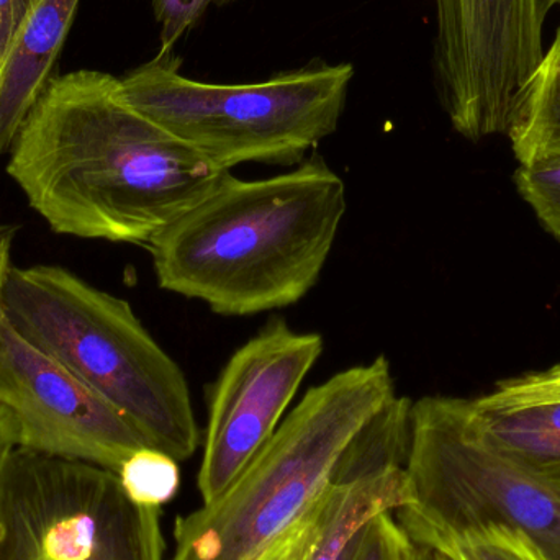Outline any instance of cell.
I'll use <instances>...</instances> for the list:
<instances>
[{"label":"cell","mask_w":560,"mask_h":560,"mask_svg":"<svg viewBox=\"0 0 560 560\" xmlns=\"http://www.w3.org/2000/svg\"><path fill=\"white\" fill-rule=\"evenodd\" d=\"M229 173L138 110L120 78L94 69L48 82L7 163L52 232L144 246Z\"/></svg>","instance_id":"1"},{"label":"cell","mask_w":560,"mask_h":560,"mask_svg":"<svg viewBox=\"0 0 560 560\" xmlns=\"http://www.w3.org/2000/svg\"><path fill=\"white\" fill-rule=\"evenodd\" d=\"M348 210L322 156L259 180L232 173L147 246L158 285L223 316L299 303L322 276Z\"/></svg>","instance_id":"2"},{"label":"cell","mask_w":560,"mask_h":560,"mask_svg":"<svg viewBox=\"0 0 560 560\" xmlns=\"http://www.w3.org/2000/svg\"><path fill=\"white\" fill-rule=\"evenodd\" d=\"M397 398L378 355L310 388L210 503L179 516L171 560H262L331 492L359 434Z\"/></svg>","instance_id":"3"},{"label":"cell","mask_w":560,"mask_h":560,"mask_svg":"<svg viewBox=\"0 0 560 560\" xmlns=\"http://www.w3.org/2000/svg\"><path fill=\"white\" fill-rule=\"evenodd\" d=\"M2 315L124 415L150 447L177 463L199 450L189 382L127 300L58 266L12 268Z\"/></svg>","instance_id":"4"},{"label":"cell","mask_w":560,"mask_h":560,"mask_svg":"<svg viewBox=\"0 0 560 560\" xmlns=\"http://www.w3.org/2000/svg\"><path fill=\"white\" fill-rule=\"evenodd\" d=\"M180 58L158 52L121 78L128 101L213 166H299L331 137L354 68L315 61L253 84H209L180 72Z\"/></svg>","instance_id":"5"},{"label":"cell","mask_w":560,"mask_h":560,"mask_svg":"<svg viewBox=\"0 0 560 560\" xmlns=\"http://www.w3.org/2000/svg\"><path fill=\"white\" fill-rule=\"evenodd\" d=\"M405 470L411 503L395 518L413 541L500 525L525 535L546 560H560V493L487 446L470 398L411 401Z\"/></svg>","instance_id":"6"},{"label":"cell","mask_w":560,"mask_h":560,"mask_svg":"<svg viewBox=\"0 0 560 560\" xmlns=\"http://www.w3.org/2000/svg\"><path fill=\"white\" fill-rule=\"evenodd\" d=\"M160 510L114 470L16 446L0 474V560H164Z\"/></svg>","instance_id":"7"},{"label":"cell","mask_w":560,"mask_h":560,"mask_svg":"<svg viewBox=\"0 0 560 560\" xmlns=\"http://www.w3.org/2000/svg\"><path fill=\"white\" fill-rule=\"evenodd\" d=\"M438 98L454 131L509 133L520 91L545 55V0H431Z\"/></svg>","instance_id":"8"},{"label":"cell","mask_w":560,"mask_h":560,"mask_svg":"<svg viewBox=\"0 0 560 560\" xmlns=\"http://www.w3.org/2000/svg\"><path fill=\"white\" fill-rule=\"evenodd\" d=\"M325 341L275 318L233 352L209 394V420L197 487L219 499L278 430Z\"/></svg>","instance_id":"9"},{"label":"cell","mask_w":560,"mask_h":560,"mask_svg":"<svg viewBox=\"0 0 560 560\" xmlns=\"http://www.w3.org/2000/svg\"><path fill=\"white\" fill-rule=\"evenodd\" d=\"M0 405L19 447L118 472L148 447L137 428L65 365L23 338L0 313Z\"/></svg>","instance_id":"10"},{"label":"cell","mask_w":560,"mask_h":560,"mask_svg":"<svg viewBox=\"0 0 560 560\" xmlns=\"http://www.w3.org/2000/svg\"><path fill=\"white\" fill-rule=\"evenodd\" d=\"M81 0H36L0 74V156L10 153L26 115L55 78L56 62Z\"/></svg>","instance_id":"11"},{"label":"cell","mask_w":560,"mask_h":560,"mask_svg":"<svg viewBox=\"0 0 560 560\" xmlns=\"http://www.w3.org/2000/svg\"><path fill=\"white\" fill-rule=\"evenodd\" d=\"M470 417L490 450L560 492V401L486 408L474 398Z\"/></svg>","instance_id":"12"},{"label":"cell","mask_w":560,"mask_h":560,"mask_svg":"<svg viewBox=\"0 0 560 560\" xmlns=\"http://www.w3.org/2000/svg\"><path fill=\"white\" fill-rule=\"evenodd\" d=\"M410 503V483L400 464L336 483L322 539L308 560H339L372 518Z\"/></svg>","instance_id":"13"},{"label":"cell","mask_w":560,"mask_h":560,"mask_svg":"<svg viewBox=\"0 0 560 560\" xmlns=\"http://www.w3.org/2000/svg\"><path fill=\"white\" fill-rule=\"evenodd\" d=\"M506 138L522 166L560 161V25L520 91Z\"/></svg>","instance_id":"14"},{"label":"cell","mask_w":560,"mask_h":560,"mask_svg":"<svg viewBox=\"0 0 560 560\" xmlns=\"http://www.w3.org/2000/svg\"><path fill=\"white\" fill-rule=\"evenodd\" d=\"M418 545L436 549L451 560H546L516 529L490 525L453 536H428Z\"/></svg>","instance_id":"15"},{"label":"cell","mask_w":560,"mask_h":560,"mask_svg":"<svg viewBox=\"0 0 560 560\" xmlns=\"http://www.w3.org/2000/svg\"><path fill=\"white\" fill-rule=\"evenodd\" d=\"M117 474L127 495L140 505L161 509L179 490V463L154 447L131 454Z\"/></svg>","instance_id":"16"},{"label":"cell","mask_w":560,"mask_h":560,"mask_svg":"<svg viewBox=\"0 0 560 560\" xmlns=\"http://www.w3.org/2000/svg\"><path fill=\"white\" fill-rule=\"evenodd\" d=\"M513 179L546 232L560 242V161L520 164Z\"/></svg>","instance_id":"17"},{"label":"cell","mask_w":560,"mask_h":560,"mask_svg":"<svg viewBox=\"0 0 560 560\" xmlns=\"http://www.w3.org/2000/svg\"><path fill=\"white\" fill-rule=\"evenodd\" d=\"M418 545L401 528L395 513L372 518L355 538L349 560H417Z\"/></svg>","instance_id":"18"},{"label":"cell","mask_w":560,"mask_h":560,"mask_svg":"<svg viewBox=\"0 0 560 560\" xmlns=\"http://www.w3.org/2000/svg\"><path fill=\"white\" fill-rule=\"evenodd\" d=\"M486 408H520L560 401V369L532 372L499 382L495 390L476 398Z\"/></svg>","instance_id":"19"},{"label":"cell","mask_w":560,"mask_h":560,"mask_svg":"<svg viewBox=\"0 0 560 560\" xmlns=\"http://www.w3.org/2000/svg\"><path fill=\"white\" fill-rule=\"evenodd\" d=\"M160 25V52H173L184 35L194 28L213 0H150Z\"/></svg>","instance_id":"20"},{"label":"cell","mask_w":560,"mask_h":560,"mask_svg":"<svg viewBox=\"0 0 560 560\" xmlns=\"http://www.w3.org/2000/svg\"><path fill=\"white\" fill-rule=\"evenodd\" d=\"M331 492L262 560H308L322 539Z\"/></svg>","instance_id":"21"},{"label":"cell","mask_w":560,"mask_h":560,"mask_svg":"<svg viewBox=\"0 0 560 560\" xmlns=\"http://www.w3.org/2000/svg\"><path fill=\"white\" fill-rule=\"evenodd\" d=\"M36 0H0V74L19 43Z\"/></svg>","instance_id":"22"},{"label":"cell","mask_w":560,"mask_h":560,"mask_svg":"<svg viewBox=\"0 0 560 560\" xmlns=\"http://www.w3.org/2000/svg\"><path fill=\"white\" fill-rule=\"evenodd\" d=\"M16 229L13 225L2 223L0 225V313H2L3 289L9 278L12 266V246L15 240Z\"/></svg>","instance_id":"23"},{"label":"cell","mask_w":560,"mask_h":560,"mask_svg":"<svg viewBox=\"0 0 560 560\" xmlns=\"http://www.w3.org/2000/svg\"><path fill=\"white\" fill-rule=\"evenodd\" d=\"M16 446H19V430H16L15 420L9 410L0 405V474Z\"/></svg>","instance_id":"24"},{"label":"cell","mask_w":560,"mask_h":560,"mask_svg":"<svg viewBox=\"0 0 560 560\" xmlns=\"http://www.w3.org/2000/svg\"><path fill=\"white\" fill-rule=\"evenodd\" d=\"M546 7H548L549 12H551L552 9H556V7H559L560 9V0H545Z\"/></svg>","instance_id":"25"},{"label":"cell","mask_w":560,"mask_h":560,"mask_svg":"<svg viewBox=\"0 0 560 560\" xmlns=\"http://www.w3.org/2000/svg\"><path fill=\"white\" fill-rule=\"evenodd\" d=\"M233 2H236V0H213V3H215V5H220V7L230 5V3H233Z\"/></svg>","instance_id":"26"},{"label":"cell","mask_w":560,"mask_h":560,"mask_svg":"<svg viewBox=\"0 0 560 560\" xmlns=\"http://www.w3.org/2000/svg\"><path fill=\"white\" fill-rule=\"evenodd\" d=\"M556 368L560 369V364L556 365Z\"/></svg>","instance_id":"27"},{"label":"cell","mask_w":560,"mask_h":560,"mask_svg":"<svg viewBox=\"0 0 560 560\" xmlns=\"http://www.w3.org/2000/svg\"><path fill=\"white\" fill-rule=\"evenodd\" d=\"M0 225H2V223H0Z\"/></svg>","instance_id":"28"},{"label":"cell","mask_w":560,"mask_h":560,"mask_svg":"<svg viewBox=\"0 0 560 560\" xmlns=\"http://www.w3.org/2000/svg\"><path fill=\"white\" fill-rule=\"evenodd\" d=\"M560 493V492H559Z\"/></svg>","instance_id":"29"}]
</instances>
